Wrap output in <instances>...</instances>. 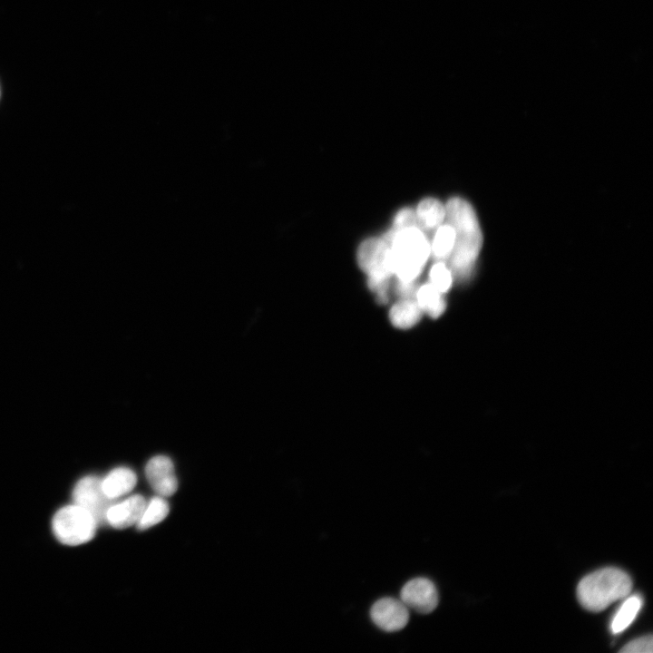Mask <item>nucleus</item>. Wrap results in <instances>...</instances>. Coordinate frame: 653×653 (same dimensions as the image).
Listing matches in <instances>:
<instances>
[{"mask_svg": "<svg viewBox=\"0 0 653 653\" xmlns=\"http://www.w3.org/2000/svg\"><path fill=\"white\" fill-rule=\"evenodd\" d=\"M373 623L385 632H395L403 629L408 623V608L394 598H382L375 601L370 609Z\"/></svg>", "mask_w": 653, "mask_h": 653, "instance_id": "8", "label": "nucleus"}, {"mask_svg": "<svg viewBox=\"0 0 653 653\" xmlns=\"http://www.w3.org/2000/svg\"><path fill=\"white\" fill-rule=\"evenodd\" d=\"M98 523L84 508L73 503L58 510L52 520V529L63 544L76 546L90 541L95 535Z\"/></svg>", "mask_w": 653, "mask_h": 653, "instance_id": "5", "label": "nucleus"}, {"mask_svg": "<svg viewBox=\"0 0 653 653\" xmlns=\"http://www.w3.org/2000/svg\"><path fill=\"white\" fill-rule=\"evenodd\" d=\"M146 477L151 488L162 497L174 494L178 481L171 460L163 455L152 457L146 464Z\"/></svg>", "mask_w": 653, "mask_h": 653, "instance_id": "9", "label": "nucleus"}, {"mask_svg": "<svg viewBox=\"0 0 653 653\" xmlns=\"http://www.w3.org/2000/svg\"><path fill=\"white\" fill-rule=\"evenodd\" d=\"M631 589L632 580L628 573L608 567L584 577L577 587V597L583 608L599 612L626 598Z\"/></svg>", "mask_w": 653, "mask_h": 653, "instance_id": "2", "label": "nucleus"}, {"mask_svg": "<svg viewBox=\"0 0 653 653\" xmlns=\"http://www.w3.org/2000/svg\"><path fill=\"white\" fill-rule=\"evenodd\" d=\"M415 215L421 229H433L445 219V206L436 199L427 198L420 201Z\"/></svg>", "mask_w": 653, "mask_h": 653, "instance_id": "13", "label": "nucleus"}, {"mask_svg": "<svg viewBox=\"0 0 653 653\" xmlns=\"http://www.w3.org/2000/svg\"><path fill=\"white\" fill-rule=\"evenodd\" d=\"M394 229L391 260L397 280L415 282L431 254L430 242L418 227Z\"/></svg>", "mask_w": 653, "mask_h": 653, "instance_id": "3", "label": "nucleus"}, {"mask_svg": "<svg viewBox=\"0 0 653 653\" xmlns=\"http://www.w3.org/2000/svg\"><path fill=\"white\" fill-rule=\"evenodd\" d=\"M643 604L639 595H633L625 599L614 615L610 629L617 634L626 629L635 619Z\"/></svg>", "mask_w": 653, "mask_h": 653, "instance_id": "15", "label": "nucleus"}, {"mask_svg": "<svg viewBox=\"0 0 653 653\" xmlns=\"http://www.w3.org/2000/svg\"><path fill=\"white\" fill-rule=\"evenodd\" d=\"M357 262L367 274L368 286L376 294L378 302L386 303L390 280L394 276L390 242L384 237L364 240L357 249Z\"/></svg>", "mask_w": 653, "mask_h": 653, "instance_id": "4", "label": "nucleus"}, {"mask_svg": "<svg viewBox=\"0 0 653 653\" xmlns=\"http://www.w3.org/2000/svg\"><path fill=\"white\" fill-rule=\"evenodd\" d=\"M445 206V219L455 232L449 257L452 274L464 280L470 277L482 245V234L476 213L465 200L454 197Z\"/></svg>", "mask_w": 653, "mask_h": 653, "instance_id": "1", "label": "nucleus"}, {"mask_svg": "<svg viewBox=\"0 0 653 653\" xmlns=\"http://www.w3.org/2000/svg\"><path fill=\"white\" fill-rule=\"evenodd\" d=\"M415 301L422 312H425L433 318L440 317L446 307L443 293L430 283L416 289Z\"/></svg>", "mask_w": 653, "mask_h": 653, "instance_id": "14", "label": "nucleus"}, {"mask_svg": "<svg viewBox=\"0 0 653 653\" xmlns=\"http://www.w3.org/2000/svg\"><path fill=\"white\" fill-rule=\"evenodd\" d=\"M146 506L145 499L134 494L122 502L112 503L106 513V523L115 529H125L136 524Z\"/></svg>", "mask_w": 653, "mask_h": 653, "instance_id": "10", "label": "nucleus"}, {"mask_svg": "<svg viewBox=\"0 0 653 653\" xmlns=\"http://www.w3.org/2000/svg\"><path fill=\"white\" fill-rule=\"evenodd\" d=\"M169 513V504L162 496L152 498L136 523L139 530L143 531L164 520Z\"/></svg>", "mask_w": 653, "mask_h": 653, "instance_id": "17", "label": "nucleus"}, {"mask_svg": "<svg viewBox=\"0 0 653 653\" xmlns=\"http://www.w3.org/2000/svg\"><path fill=\"white\" fill-rule=\"evenodd\" d=\"M73 503L87 510L98 525L106 523V513L113 500L108 498L102 488V479L88 475L77 482L73 491Z\"/></svg>", "mask_w": 653, "mask_h": 653, "instance_id": "6", "label": "nucleus"}, {"mask_svg": "<svg viewBox=\"0 0 653 653\" xmlns=\"http://www.w3.org/2000/svg\"><path fill=\"white\" fill-rule=\"evenodd\" d=\"M409 227L420 228L415 215V211L410 208H404L400 210L395 216L394 229H402Z\"/></svg>", "mask_w": 653, "mask_h": 653, "instance_id": "20", "label": "nucleus"}, {"mask_svg": "<svg viewBox=\"0 0 653 653\" xmlns=\"http://www.w3.org/2000/svg\"><path fill=\"white\" fill-rule=\"evenodd\" d=\"M429 279L430 284L443 294L447 292L452 286L453 274L443 261H438L432 266Z\"/></svg>", "mask_w": 653, "mask_h": 653, "instance_id": "18", "label": "nucleus"}, {"mask_svg": "<svg viewBox=\"0 0 653 653\" xmlns=\"http://www.w3.org/2000/svg\"><path fill=\"white\" fill-rule=\"evenodd\" d=\"M422 310L413 298H403L390 309L389 319L394 326L409 328L421 319Z\"/></svg>", "mask_w": 653, "mask_h": 653, "instance_id": "12", "label": "nucleus"}, {"mask_svg": "<svg viewBox=\"0 0 653 653\" xmlns=\"http://www.w3.org/2000/svg\"><path fill=\"white\" fill-rule=\"evenodd\" d=\"M653 638L651 635L636 638L626 644L619 652L622 653H651Z\"/></svg>", "mask_w": 653, "mask_h": 653, "instance_id": "19", "label": "nucleus"}, {"mask_svg": "<svg viewBox=\"0 0 653 653\" xmlns=\"http://www.w3.org/2000/svg\"><path fill=\"white\" fill-rule=\"evenodd\" d=\"M401 601L420 614H429L435 609L439 595L434 582L426 578H415L407 581L400 591Z\"/></svg>", "mask_w": 653, "mask_h": 653, "instance_id": "7", "label": "nucleus"}, {"mask_svg": "<svg viewBox=\"0 0 653 653\" xmlns=\"http://www.w3.org/2000/svg\"><path fill=\"white\" fill-rule=\"evenodd\" d=\"M137 482L136 474L127 467H118L102 479V488L105 495L115 500L130 492Z\"/></svg>", "mask_w": 653, "mask_h": 653, "instance_id": "11", "label": "nucleus"}, {"mask_svg": "<svg viewBox=\"0 0 653 653\" xmlns=\"http://www.w3.org/2000/svg\"><path fill=\"white\" fill-rule=\"evenodd\" d=\"M455 232L453 228L448 224H441L437 227L434 239L430 244L431 254L438 261L449 258L453 249Z\"/></svg>", "mask_w": 653, "mask_h": 653, "instance_id": "16", "label": "nucleus"}]
</instances>
